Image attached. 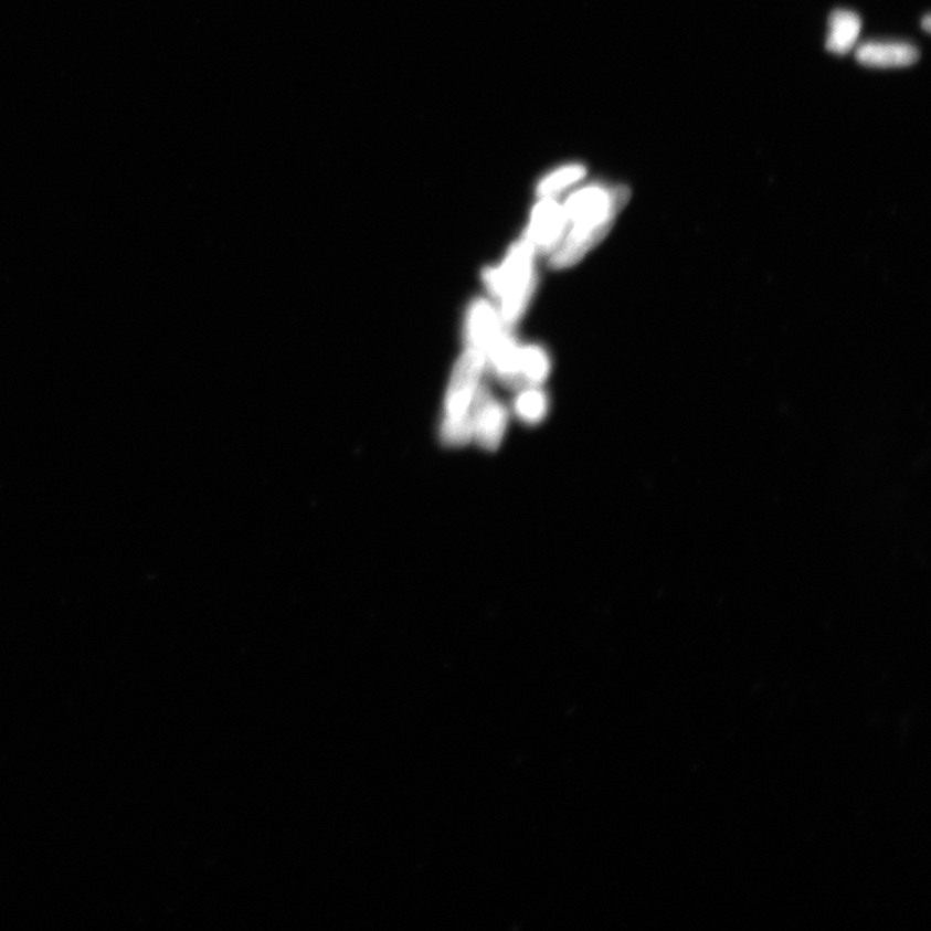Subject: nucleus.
I'll list each match as a JSON object with an SVG mask.
<instances>
[{
  "label": "nucleus",
  "mask_w": 931,
  "mask_h": 931,
  "mask_svg": "<svg viewBox=\"0 0 931 931\" xmlns=\"http://www.w3.org/2000/svg\"><path fill=\"white\" fill-rule=\"evenodd\" d=\"M483 368L484 355L474 347L462 355L454 369L441 431L445 445L457 448L473 441L472 412Z\"/></svg>",
  "instance_id": "f257e3e1"
},
{
  "label": "nucleus",
  "mask_w": 931,
  "mask_h": 931,
  "mask_svg": "<svg viewBox=\"0 0 931 931\" xmlns=\"http://www.w3.org/2000/svg\"><path fill=\"white\" fill-rule=\"evenodd\" d=\"M533 253L532 241L526 234L511 248L501 268H489L484 272V279H486L490 293L502 299V317L507 324H512L519 319L535 289Z\"/></svg>",
  "instance_id": "f03ea898"
},
{
  "label": "nucleus",
  "mask_w": 931,
  "mask_h": 931,
  "mask_svg": "<svg viewBox=\"0 0 931 931\" xmlns=\"http://www.w3.org/2000/svg\"><path fill=\"white\" fill-rule=\"evenodd\" d=\"M630 200V188H613L607 201L573 221L574 229L551 256L550 266L560 269L580 262L607 236L616 215Z\"/></svg>",
  "instance_id": "7ed1b4c3"
},
{
  "label": "nucleus",
  "mask_w": 931,
  "mask_h": 931,
  "mask_svg": "<svg viewBox=\"0 0 931 931\" xmlns=\"http://www.w3.org/2000/svg\"><path fill=\"white\" fill-rule=\"evenodd\" d=\"M473 441L486 451H496L501 445L506 429L507 413L502 404L491 396L486 385H479L473 404Z\"/></svg>",
  "instance_id": "20e7f679"
},
{
  "label": "nucleus",
  "mask_w": 931,
  "mask_h": 931,
  "mask_svg": "<svg viewBox=\"0 0 931 931\" xmlns=\"http://www.w3.org/2000/svg\"><path fill=\"white\" fill-rule=\"evenodd\" d=\"M565 221L564 210L556 201L544 197V200L537 204L532 224L526 234L532 241L535 248L547 253L559 244Z\"/></svg>",
  "instance_id": "39448f33"
},
{
  "label": "nucleus",
  "mask_w": 931,
  "mask_h": 931,
  "mask_svg": "<svg viewBox=\"0 0 931 931\" xmlns=\"http://www.w3.org/2000/svg\"><path fill=\"white\" fill-rule=\"evenodd\" d=\"M855 56L870 67H904L918 62L919 50L900 41H869L858 45Z\"/></svg>",
  "instance_id": "423d86ee"
},
{
  "label": "nucleus",
  "mask_w": 931,
  "mask_h": 931,
  "mask_svg": "<svg viewBox=\"0 0 931 931\" xmlns=\"http://www.w3.org/2000/svg\"><path fill=\"white\" fill-rule=\"evenodd\" d=\"M861 33V19L849 10H836L829 18L827 50L832 54L846 55L857 45Z\"/></svg>",
  "instance_id": "0eeeda50"
},
{
  "label": "nucleus",
  "mask_w": 931,
  "mask_h": 931,
  "mask_svg": "<svg viewBox=\"0 0 931 931\" xmlns=\"http://www.w3.org/2000/svg\"><path fill=\"white\" fill-rule=\"evenodd\" d=\"M468 332L476 350H479L484 358L491 345L501 335L502 329L499 327L494 309L488 303L484 300H475L468 315Z\"/></svg>",
  "instance_id": "6e6552de"
},
{
  "label": "nucleus",
  "mask_w": 931,
  "mask_h": 931,
  "mask_svg": "<svg viewBox=\"0 0 931 931\" xmlns=\"http://www.w3.org/2000/svg\"><path fill=\"white\" fill-rule=\"evenodd\" d=\"M610 193L611 191H605V189L601 187H590L574 193L571 199L567 201L563 209L567 219H571L573 222L574 219H578L579 216L589 213V211L601 207V204L609 200Z\"/></svg>",
  "instance_id": "1a4fd4ad"
},
{
  "label": "nucleus",
  "mask_w": 931,
  "mask_h": 931,
  "mask_svg": "<svg viewBox=\"0 0 931 931\" xmlns=\"http://www.w3.org/2000/svg\"><path fill=\"white\" fill-rule=\"evenodd\" d=\"M519 360L527 384L537 385L547 380L549 362L541 348L531 346L519 350Z\"/></svg>",
  "instance_id": "9d476101"
},
{
  "label": "nucleus",
  "mask_w": 931,
  "mask_h": 931,
  "mask_svg": "<svg viewBox=\"0 0 931 931\" xmlns=\"http://www.w3.org/2000/svg\"><path fill=\"white\" fill-rule=\"evenodd\" d=\"M515 411H517L521 421L528 423V425H536L548 413V399L539 390H526L515 401Z\"/></svg>",
  "instance_id": "9b49d317"
},
{
  "label": "nucleus",
  "mask_w": 931,
  "mask_h": 931,
  "mask_svg": "<svg viewBox=\"0 0 931 931\" xmlns=\"http://www.w3.org/2000/svg\"><path fill=\"white\" fill-rule=\"evenodd\" d=\"M585 173L586 169L584 166H565V168L557 170L556 172L550 173L548 178H544L537 191H539V194L542 197H550L559 191H562L565 187L576 183V181L585 177Z\"/></svg>",
  "instance_id": "f8f14e48"
},
{
  "label": "nucleus",
  "mask_w": 931,
  "mask_h": 931,
  "mask_svg": "<svg viewBox=\"0 0 931 931\" xmlns=\"http://www.w3.org/2000/svg\"><path fill=\"white\" fill-rule=\"evenodd\" d=\"M922 28H923V29H925V32H930V29H931V19H930V17H929V14H927V17H925V18H923V20H922Z\"/></svg>",
  "instance_id": "ddd939ff"
}]
</instances>
